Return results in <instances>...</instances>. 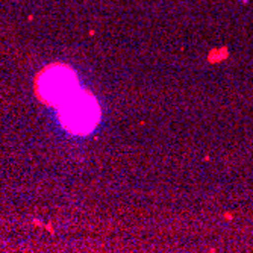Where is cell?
Segmentation results:
<instances>
[{
  "label": "cell",
  "mask_w": 253,
  "mask_h": 253,
  "mask_svg": "<svg viewBox=\"0 0 253 253\" xmlns=\"http://www.w3.org/2000/svg\"><path fill=\"white\" fill-rule=\"evenodd\" d=\"M72 75L68 72H52L42 82V93L47 96L50 100H62L72 97L70 93H73Z\"/></svg>",
  "instance_id": "7a4b0ae2"
},
{
  "label": "cell",
  "mask_w": 253,
  "mask_h": 253,
  "mask_svg": "<svg viewBox=\"0 0 253 253\" xmlns=\"http://www.w3.org/2000/svg\"><path fill=\"white\" fill-rule=\"evenodd\" d=\"M64 108L62 119L73 130H84L94 125L96 122V106L93 100L85 99H72Z\"/></svg>",
  "instance_id": "6da1fadb"
},
{
  "label": "cell",
  "mask_w": 253,
  "mask_h": 253,
  "mask_svg": "<svg viewBox=\"0 0 253 253\" xmlns=\"http://www.w3.org/2000/svg\"><path fill=\"white\" fill-rule=\"evenodd\" d=\"M240 2H243V3H247V2H249V0H240Z\"/></svg>",
  "instance_id": "3957f363"
}]
</instances>
